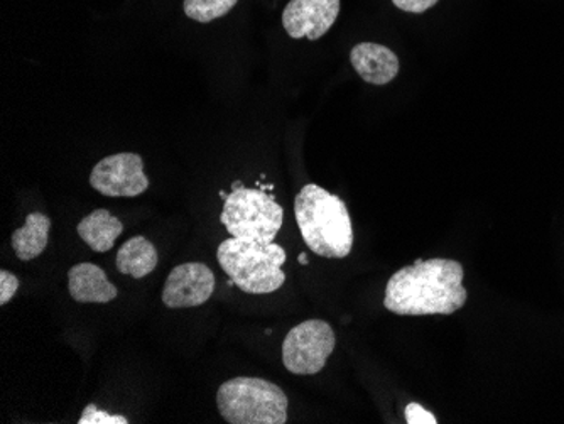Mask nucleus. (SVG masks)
I'll return each mask as SVG.
<instances>
[{
    "label": "nucleus",
    "mask_w": 564,
    "mask_h": 424,
    "mask_svg": "<svg viewBox=\"0 0 564 424\" xmlns=\"http://www.w3.org/2000/svg\"><path fill=\"white\" fill-rule=\"evenodd\" d=\"M464 278V265L453 259L416 261L389 280L383 306L401 316L453 315L468 300Z\"/></svg>",
    "instance_id": "1"
},
{
    "label": "nucleus",
    "mask_w": 564,
    "mask_h": 424,
    "mask_svg": "<svg viewBox=\"0 0 564 424\" xmlns=\"http://www.w3.org/2000/svg\"><path fill=\"white\" fill-rule=\"evenodd\" d=\"M294 217L310 251L326 259H345L354 247V227L340 196L306 185L294 199Z\"/></svg>",
    "instance_id": "2"
},
{
    "label": "nucleus",
    "mask_w": 564,
    "mask_h": 424,
    "mask_svg": "<svg viewBox=\"0 0 564 424\" xmlns=\"http://www.w3.org/2000/svg\"><path fill=\"white\" fill-rule=\"evenodd\" d=\"M217 259L227 276L243 293H274L286 283V274L282 271L286 251L278 243L246 242L232 237L220 243Z\"/></svg>",
    "instance_id": "3"
},
{
    "label": "nucleus",
    "mask_w": 564,
    "mask_h": 424,
    "mask_svg": "<svg viewBox=\"0 0 564 424\" xmlns=\"http://www.w3.org/2000/svg\"><path fill=\"white\" fill-rule=\"evenodd\" d=\"M221 417L230 424H284L288 395L279 385L258 378H236L217 392Z\"/></svg>",
    "instance_id": "4"
},
{
    "label": "nucleus",
    "mask_w": 564,
    "mask_h": 424,
    "mask_svg": "<svg viewBox=\"0 0 564 424\" xmlns=\"http://www.w3.org/2000/svg\"><path fill=\"white\" fill-rule=\"evenodd\" d=\"M220 220L236 239L272 243L284 221V210L265 189L242 186L225 199Z\"/></svg>",
    "instance_id": "5"
},
{
    "label": "nucleus",
    "mask_w": 564,
    "mask_h": 424,
    "mask_svg": "<svg viewBox=\"0 0 564 424\" xmlns=\"http://www.w3.org/2000/svg\"><path fill=\"white\" fill-rule=\"evenodd\" d=\"M337 345L329 323L307 319L291 328L282 344V363L294 376H315L322 372L326 360Z\"/></svg>",
    "instance_id": "6"
},
{
    "label": "nucleus",
    "mask_w": 564,
    "mask_h": 424,
    "mask_svg": "<svg viewBox=\"0 0 564 424\" xmlns=\"http://www.w3.org/2000/svg\"><path fill=\"white\" fill-rule=\"evenodd\" d=\"M91 188L110 198H132L149 188L144 161L135 153H119L95 164L90 174Z\"/></svg>",
    "instance_id": "7"
},
{
    "label": "nucleus",
    "mask_w": 564,
    "mask_h": 424,
    "mask_svg": "<svg viewBox=\"0 0 564 424\" xmlns=\"http://www.w3.org/2000/svg\"><path fill=\"white\" fill-rule=\"evenodd\" d=\"M214 291V271L203 262H186L170 272L164 284L163 303L171 309L196 308L205 305Z\"/></svg>",
    "instance_id": "8"
},
{
    "label": "nucleus",
    "mask_w": 564,
    "mask_h": 424,
    "mask_svg": "<svg viewBox=\"0 0 564 424\" xmlns=\"http://www.w3.org/2000/svg\"><path fill=\"white\" fill-rule=\"evenodd\" d=\"M340 14V0H291L282 12V26L293 40L318 41Z\"/></svg>",
    "instance_id": "9"
},
{
    "label": "nucleus",
    "mask_w": 564,
    "mask_h": 424,
    "mask_svg": "<svg viewBox=\"0 0 564 424\" xmlns=\"http://www.w3.org/2000/svg\"><path fill=\"white\" fill-rule=\"evenodd\" d=\"M351 66L367 84L388 85L398 77L399 58L388 46L360 43L351 50Z\"/></svg>",
    "instance_id": "10"
},
{
    "label": "nucleus",
    "mask_w": 564,
    "mask_h": 424,
    "mask_svg": "<svg viewBox=\"0 0 564 424\" xmlns=\"http://www.w3.org/2000/svg\"><path fill=\"white\" fill-rule=\"evenodd\" d=\"M68 290L78 303H106L116 300L117 287L107 280L106 272L91 262L73 265L68 271Z\"/></svg>",
    "instance_id": "11"
},
{
    "label": "nucleus",
    "mask_w": 564,
    "mask_h": 424,
    "mask_svg": "<svg viewBox=\"0 0 564 424\" xmlns=\"http://www.w3.org/2000/svg\"><path fill=\"white\" fill-rule=\"evenodd\" d=\"M78 236L95 252H109L120 233L123 232L122 221L113 217L106 208H98L76 227Z\"/></svg>",
    "instance_id": "12"
},
{
    "label": "nucleus",
    "mask_w": 564,
    "mask_h": 424,
    "mask_svg": "<svg viewBox=\"0 0 564 424\" xmlns=\"http://www.w3.org/2000/svg\"><path fill=\"white\" fill-rule=\"evenodd\" d=\"M158 262H160V256L156 247L142 236L127 240L117 252V269L134 280H142L151 274L156 269Z\"/></svg>",
    "instance_id": "13"
},
{
    "label": "nucleus",
    "mask_w": 564,
    "mask_h": 424,
    "mask_svg": "<svg viewBox=\"0 0 564 424\" xmlns=\"http://www.w3.org/2000/svg\"><path fill=\"white\" fill-rule=\"evenodd\" d=\"M51 220L40 211H33L25 218L24 226L12 233L11 242L15 256L21 261H33L43 254L50 240Z\"/></svg>",
    "instance_id": "14"
},
{
    "label": "nucleus",
    "mask_w": 564,
    "mask_h": 424,
    "mask_svg": "<svg viewBox=\"0 0 564 424\" xmlns=\"http://www.w3.org/2000/svg\"><path fill=\"white\" fill-rule=\"evenodd\" d=\"M237 2L239 0H185L183 8L189 19L207 24V22L227 15L236 8Z\"/></svg>",
    "instance_id": "15"
},
{
    "label": "nucleus",
    "mask_w": 564,
    "mask_h": 424,
    "mask_svg": "<svg viewBox=\"0 0 564 424\" xmlns=\"http://www.w3.org/2000/svg\"><path fill=\"white\" fill-rule=\"evenodd\" d=\"M127 417L113 416V414L106 413V411L98 410L94 404H88L82 414L78 424H127Z\"/></svg>",
    "instance_id": "16"
},
{
    "label": "nucleus",
    "mask_w": 564,
    "mask_h": 424,
    "mask_svg": "<svg viewBox=\"0 0 564 424\" xmlns=\"http://www.w3.org/2000/svg\"><path fill=\"white\" fill-rule=\"evenodd\" d=\"M19 290L18 278L9 271H0V306L8 305Z\"/></svg>",
    "instance_id": "17"
},
{
    "label": "nucleus",
    "mask_w": 564,
    "mask_h": 424,
    "mask_svg": "<svg viewBox=\"0 0 564 424\" xmlns=\"http://www.w3.org/2000/svg\"><path fill=\"white\" fill-rule=\"evenodd\" d=\"M438 2L440 0H392L395 8L404 12H411V14H423Z\"/></svg>",
    "instance_id": "18"
},
{
    "label": "nucleus",
    "mask_w": 564,
    "mask_h": 424,
    "mask_svg": "<svg viewBox=\"0 0 564 424\" xmlns=\"http://www.w3.org/2000/svg\"><path fill=\"white\" fill-rule=\"evenodd\" d=\"M405 420H408L409 424L436 423V417H434L430 411H426L423 406H420V404H409L408 410H405Z\"/></svg>",
    "instance_id": "19"
},
{
    "label": "nucleus",
    "mask_w": 564,
    "mask_h": 424,
    "mask_svg": "<svg viewBox=\"0 0 564 424\" xmlns=\"http://www.w3.org/2000/svg\"><path fill=\"white\" fill-rule=\"evenodd\" d=\"M300 264H303V265L307 264L306 254H304V252H301V254H300Z\"/></svg>",
    "instance_id": "20"
},
{
    "label": "nucleus",
    "mask_w": 564,
    "mask_h": 424,
    "mask_svg": "<svg viewBox=\"0 0 564 424\" xmlns=\"http://www.w3.org/2000/svg\"><path fill=\"white\" fill-rule=\"evenodd\" d=\"M242 186H243V185H242V183H240V182H236V183H234L232 192H234V189L242 188Z\"/></svg>",
    "instance_id": "21"
},
{
    "label": "nucleus",
    "mask_w": 564,
    "mask_h": 424,
    "mask_svg": "<svg viewBox=\"0 0 564 424\" xmlns=\"http://www.w3.org/2000/svg\"><path fill=\"white\" fill-rule=\"evenodd\" d=\"M220 196H221V198L227 199V196H228V195H227V193H225V192H220Z\"/></svg>",
    "instance_id": "22"
}]
</instances>
